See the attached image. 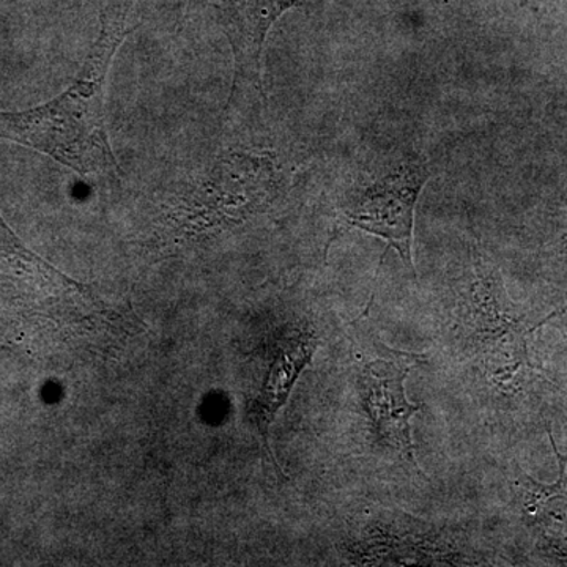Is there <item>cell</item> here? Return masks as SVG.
Listing matches in <instances>:
<instances>
[{
	"instance_id": "6da1fadb",
	"label": "cell",
	"mask_w": 567,
	"mask_h": 567,
	"mask_svg": "<svg viewBox=\"0 0 567 567\" xmlns=\"http://www.w3.org/2000/svg\"><path fill=\"white\" fill-rule=\"evenodd\" d=\"M136 0H106L102 31L73 84L50 103L20 112H0V140L51 156L84 175L118 173L104 123L107 73L128 35Z\"/></svg>"
},
{
	"instance_id": "7a4b0ae2",
	"label": "cell",
	"mask_w": 567,
	"mask_h": 567,
	"mask_svg": "<svg viewBox=\"0 0 567 567\" xmlns=\"http://www.w3.org/2000/svg\"><path fill=\"white\" fill-rule=\"evenodd\" d=\"M472 284L466 311V344L488 382L499 391L517 393L537 374L528 352L533 324L511 300L502 275L483 252L473 249Z\"/></svg>"
},
{
	"instance_id": "3957f363",
	"label": "cell",
	"mask_w": 567,
	"mask_h": 567,
	"mask_svg": "<svg viewBox=\"0 0 567 567\" xmlns=\"http://www.w3.org/2000/svg\"><path fill=\"white\" fill-rule=\"evenodd\" d=\"M350 341L354 386L375 435L423 475L412 436V417L421 406L406 399L405 382L424 357L388 347L364 316L352 323Z\"/></svg>"
},
{
	"instance_id": "277c9868",
	"label": "cell",
	"mask_w": 567,
	"mask_h": 567,
	"mask_svg": "<svg viewBox=\"0 0 567 567\" xmlns=\"http://www.w3.org/2000/svg\"><path fill=\"white\" fill-rule=\"evenodd\" d=\"M0 295L25 312L74 331H96L115 319L110 306L25 249L0 218Z\"/></svg>"
},
{
	"instance_id": "5b68a950",
	"label": "cell",
	"mask_w": 567,
	"mask_h": 567,
	"mask_svg": "<svg viewBox=\"0 0 567 567\" xmlns=\"http://www.w3.org/2000/svg\"><path fill=\"white\" fill-rule=\"evenodd\" d=\"M429 177L427 163L413 156L365 183L344 207L350 226L385 240L412 271L416 204Z\"/></svg>"
},
{
	"instance_id": "8992f818",
	"label": "cell",
	"mask_w": 567,
	"mask_h": 567,
	"mask_svg": "<svg viewBox=\"0 0 567 567\" xmlns=\"http://www.w3.org/2000/svg\"><path fill=\"white\" fill-rule=\"evenodd\" d=\"M353 547L357 565H461L466 559L442 533L405 514L374 522L368 536Z\"/></svg>"
},
{
	"instance_id": "52a82bcc",
	"label": "cell",
	"mask_w": 567,
	"mask_h": 567,
	"mask_svg": "<svg viewBox=\"0 0 567 567\" xmlns=\"http://www.w3.org/2000/svg\"><path fill=\"white\" fill-rule=\"evenodd\" d=\"M548 439L558 458L557 481L539 483L524 470L514 466L511 488L516 498L518 516L536 546L546 557L567 565V457L559 453L550 427Z\"/></svg>"
},
{
	"instance_id": "ba28073f",
	"label": "cell",
	"mask_w": 567,
	"mask_h": 567,
	"mask_svg": "<svg viewBox=\"0 0 567 567\" xmlns=\"http://www.w3.org/2000/svg\"><path fill=\"white\" fill-rule=\"evenodd\" d=\"M308 0H223V25L233 48L238 92H262L265 40L286 11Z\"/></svg>"
},
{
	"instance_id": "9c48e42d",
	"label": "cell",
	"mask_w": 567,
	"mask_h": 567,
	"mask_svg": "<svg viewBox=\"0 0 567 567\" xmlns=\"http://www.w3.org/2000/svg\"><path fill=\"white\" fill-rule=\"evenodd\" d=\"M317 349L316 334L306 328H286L278 338L271 342L268 352L267 372H265L262 386L257 391L248 406V416L267 456L279 470L270 450V427L278 416L279 410L286 405L292 393L295 383L301 372L311 363Z\"/></svg>"
},
{
	"instance_id": "30bf717a",
	"label": "cell",
	"mask_w": 567,
	"mask_h": 567,
	"mask_svg": "<svg viewBox=\"0 0 567 567\" xmlns=\"http://www.w3.org/2000/svg\"><path fill=\"white\" fill-rule=\"evenodd\" d=\"M223 0H188V10H203L208 6H219Z\"/></svg>"
},
{
	"instance_id": "8fae6325",
	"label": "cell",
	"mask_w": 567,
	"mask_h": 567,
	"mask_svg": "<svg viewBox=\"0 0 567 567\" xmlns=\"http://www.w3.org/2000/svg\"><path fill=\"white\" fill-rule=\"evenodd\" d=\"M532 6L539 7V9H547V7L557 6L559 2H565V0H527Z\"/></svg>"
}]
</instances>
